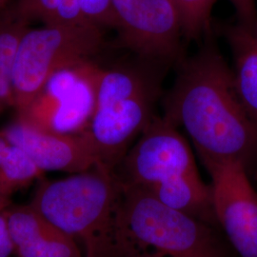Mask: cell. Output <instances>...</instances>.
I'll use <instances>...</instances> for the list:
<instances>
[{
    "label": "cell",
    "mask_w": 257,
    "mask_h": 257,
    "mask_svg": "<svg viewBox=\"0 0 257 257\" xmlns=\"http://www.w3.org/2000/svg\"><path fill=\"white\" fill-rule=\"evenodd\" d=\"M43 174L22 149L8 142L0 166V211H6L12 205L14 193L39 179Z\"/></svg>",
    "instance_id": "cell-13"
},
{
    "label": "cell",
    "mask_w": 257,
    "mask_h": 257,
    "mask_svg": "<svg viewBox=\"0 0 257 257\" xmlns=\"http://www.w3.org/2000/svg\"><path fill=\"white\" fill-rule=\"evenodd\" d=\"M10 8L29 23L38 21L43 26L91 25L84 19L78 0H19Z\"/></svg>",
    "instance_id": "cell-15"
},
{
    "label": "cell",
    "mask_w": 257,
    "mask_h": 257,
    "mask_svg": "<svg viewBox=\"0 0 257 257\" xmlns=\"http://www.w3.org/2000/svg\"><path fill=\"white\" fill-rule=\"evenodd\" d=\"M253 35H254V37L256 38L257 40V21H256V26H255V30H254V33H253Z\"/></svg>",
    "instance_id": "cell-22"
},
{
    "label": "cell",
    "mask_w": 257,
    "mask_h": 257,
    "mask_svg": "<svg viewBox=\"0 0 257 257\" xmlns=\"http://www.w3.org/2000/svg\"><path fill=\"white\" fill-rule=\"evenodd\" d=\"M204 164L211 176L214 219L239 256L257 257V192L247 167L235 160Z\"/></svg>",
    "instance_id": "cell-8"
},
{
    "label": "cell",
    "mask_w": 257,
    "mask_h": 257,
    "mask_svg": "<svg viewBox=\"0 0 257 257\" xmlns=\"http://www.w3.org/2000/svg\"><path fill=\"white\" fill-rule=\"evenodd\" d=\"M0 135L10 144L22 149L44 173L77 174L98 165L86 135L60 134L34 127L18 119Z\"/></svg>",
    "instance_id": "cell-10"
},
{
    "label": "cell",
    "mask_w": 257,
    "mask_h": 257,
    "mask_svg": "<svg viewBox=\"0 0 257 257\" xmlns=\"http://www.w3.org/2000/svg\"><path fill=\"white\" fill-rule=\"evenodd\" d=\"M85 20L95 27L118 31L119 23L112 0H78Z\"/></svg>",
    "instance_id": "cell-17"
},
{
    "label": "cell",
    "mask_w": 257,
    "mask_h": 257,
    "mask_svg": "<svg viewBox=\"0 0 257 257\" xmlns=\"http://www.w3.org/2000/svg\"><path fill=\"white\" fill-rule=\"evenodd\" d=\"M156 97L153 79L134 70L95 100L92 118L83 133L92 145L98 165L115 171L131 143L154 119Z\"/></svg>",
    "instance_id": "cell-5"
},
{
    "label": "cell",
    "mask_w": 257,
    "mask_h": 257,
    "mask_svg": "<svg viewBox=\"0 0 257 257\" xmlns=\"http://www.w3.org/2000/svg\"><path fill=\"white\" fill-rule=\"evenodd\" d=\"M167 121L183 127L204 161L257 157V122L239 98L233 72L213 43L180 66L165 101Z\"/></svg>",
    "instance_id": "cell-1"
},
{
    "label": "cell",
    "mask_w": 257,
    "mask_h": 257,
    "mask_svg": "<svg viewBox=\"0 0 257 257\" xmlns=\"http://www.w3.org/2000/svg\"><path fill=\"white\" fill-rule=\"evenodd\" d=\"M3 109V106H0V110H2Z\"/></svg>",
    "instance_id": "cell-23"
},
{
    "label": "cell",
    "mask_w": 257,
    "mask_h": 257,
    "mask_svg": "<svg viewBox=\"0 0 257 257\" xmlns=\"http://www.w3.org/2000/svg\"><path fill=\"white\" fill-rule=\"evenodd\" d=\"M120 180L104 166L39 185L30 205L71 236L85 257H111Z\"/></svg>",
    "instance_id": "cell-3"
},
{
    "label": "cell",
    "mask_w": 257,
    "mask_h": 257,
    "mask_svg": "<svg viewBox=\"0 0 257 257\" xmlns=\"http://www.w3.org/2000/svg\"><path fill=\"white\" fill-rule=\"evenodd\" d=\"M235 56L233 72L239 98L257 122V40L253 33L238 27L230 33Z\"/></svg>",
    "instance_id": "cell-12"
},
{
    "label": "cell",
    "mask_w": 257,
    "mask_h": 257,
    "mask_svg": "<svg viewBox=\"0 0 257 257\" xmlns=\"http://www.w3.org/2000/svg\"><path fill=\"white\" fill-rule=\"evenodd\" d=\"M0 257H14V247L5 211H0Z\"/></svg>",
    "instance_id": "cell-19"
},
{
    "label": "cell",
    "mask_w": 257,
    "mask_h": 257,
    "mask_svg": "<svg viewBox=\"0 0 257 257\" xmlns=\"http://www.w3.org/2000/svg\"><path fill=\"white\" fill-rule=\"evenodd\" d=\"M92 60L55 73L19 119L60 134H79L94 110Z\"/></svg>",
    "instance_id": "cell-7"
},
{
    "label": "cell",
    "mask_w": 257,
    "mask_h": 257,
    "mask_svg": "<svg viewBox=\"0 0 257 257\" xmlns=\"http://www.w3.org/2000/svg\"><path fill=\"white\" fill-rule=\"evenodd\" d=\"M7 146H8L7 140L0 135V166H1V162H2V158H3L4 152H5Z\"/></svg>",
    "instance_id": "cell-20"
},
{
    "label": "cell",
    "mask_w": 257,
    "mask_h": 257,
    "mask_svg": "<svg viewBox=\"0 0 257 257\" xmlns=\"http://www.w3.org/2000/svg\"><path fill=\"white\" fill-rule=\"evenodd\" d=\"M119 166L121 182L145 190L198 174L189 143L177 127L163 117H154Z\"/></svg>",
    "instance_id": "cell-6"
},
{
    "label": "cell",
    "mask_w": 257,
    "mask_h": 257,
    "mask_svg": "<svg viewBox=\"0 0 257 257\" xmlns=\"http://www.w3.org/2000/svg\"><path fill=\"white\" fill-rule=\"evenodd\" d=\"M29 25L10 7L0 10V106L13 105V65L19 42Z\"/></svg>",
    "instance_id": "cell-14"
},
{
    "label": "cell",
    "mask_w": 257,
    "mask_h": 257,
    "mask_svg": "<svg viewBox=\"0 0 257 257\" xmlns=\"http://www.w3.org/2000/svg\"><path fill=\"white\" fill-rule=\"evenodd\" d=\"M238 17L240 27L254 33L257 21L255 0H230Z\"/></svg>",
    "instance_id": "cell-18"
},
{
    "label": "cell",
    "mask_w": 257,
    "mask_h": 257,
    "mask_svg": "<svg viewBox=\"0 0 257 257\" xmlns=\"http://www.w3.org/2000/svg\"><path fill=\"white\" fill-rule=\"evenodd\" d=\"M14 257H85L71 236L38 213L30 204L5 211Z\"/></svg>",
    "instance_id": "cell-11"
},
{
    "label": "cell",
    "mask_w": 257,
    "mask_h": 257,
    "mask_svg": "<svg viewBox=\"0 0 257 257\" xmlns=\"http://www.w3.org/2000/svg\"><path fill=\"white\" fill-rule=\"evenodd\" d=\"M112 3L123 46L151 61L177 57L183 30L175 0H112Z\"/></svg>",
    "instance_id": "cell-9"
},
{
    "label": "cell",
    "mask_w": 257,
    "mask_h": 257,
    "mask_svg": "<svg viewBox=\"0 0 257 257\" xmlns=\"http://www.w3.org/2000/svg\"><path fill=\"white\" fill-rule=\"evenodd\" d=\"M8 0H0V10L4 9L7 7Z\"/></svg>",
    "instance_id": "cell-21"
},
{
    "label": "cell",
    "mask_w": 257,
    "mask_h": 257,
    "mask_svg": "<svg viewBox=\"0 0 257 257\" xmlns=\"http://www.w3.org/2000/svg\"><path fill=\"white\" fill-rule=\"evenodd\" d=\"M179 10L183 37L199 39L210 35L211 12L216 0H175Z\"/></svg>",
    "instance_id": "cell-16"
},
{
    "label": "cell",
    "mask_w": 257,
    "mask_h": 257,
    "mask_svg": "<svg viewBox=\"0 0 257 257\" xmlns=\"http://www.w3.org/2000/svg\"><path fill=\"white\" fill-rule=\"evenodd\" d=\"M120 180V179H119ZM111 257H224L208 223L120 181Z\"/></svg>",
    "instance_id": "cell-2"
},
{
    "label": "cell",
    "mask_w": 257,
    "mask_h": 257,
    "mask_svg": "<svg viewBox=\"0 0 257 257\" xmlns=\"http://www.w3.org/2000/svg\"><path fill=\"white\" fill-rule=\"evenodd\" d=\"M104 44L92 25L29 28L19 42L12 72L13 106L21 113L58 71L92 60Z\"/></svg>",
    "instance_id": "cell-4"
}]
</instances>
